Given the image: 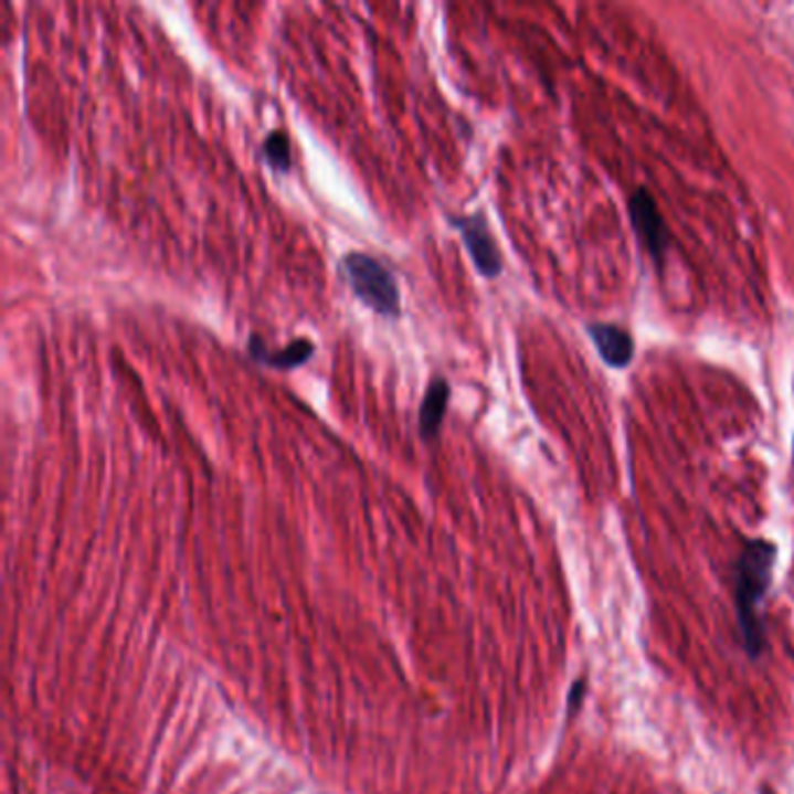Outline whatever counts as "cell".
<instances>
[{"mask_svg": "<svg viewBox=\"0 0 794 794\" xmlns=\"http://www.w3.org/2000/svg\"><path fill=\"white\" fill-rule=\"evenodd\" d=\"M776 554V543L764 539H750L743 543L732 569L739 632L743 650L750 659H760L766 650L762 601L771 587V581H774Z\"/></svg>", "mask_w": 794, "mask_h": 794, "instance_id": "obj_1", "label": "cell"}, {"mask_svg": "<svg viewBox=\"0 0 794 794\" xmlns=\"http://www.w3.org/2000/svg\"><path fill=\"white\" fill-rule=\"evenodd\" d=\"M629 214L641 247L653 256V262L657 266H661L664 254H667L669 247V229L664 224L657 201L650 197L648 189L641 187L634 191V197L629 199Z\"/></svg>", "mask_w": 794, "mask_h": 794, "instance_id": "obj_4", "label": "cell"}, {"mask_svg": "<svg viewBox=\"0 0 794 794\" xmlns=\"http://www.w3.org/2000/svg\"><path fill=\"white\" fill-rule=\"evenodd\" d=\"M340 271L363 306L382 317H399L401 292L392 271L371 254L350 252L342 256Z\"/></svg>", "mask_w": 794, "mask_h": 794, "instance_id": "obj_2", "label": "cell"}, {"mask_svg": "<svg viewBox=\"0 0 794 794\" xmlns=\"http://www.w3.org/2000/svg\"><path fill=\"white\" fill-rule=\"evenodd\" d=\"M447 222L462 233V241L470 254V262H474V266L478 268V273L483 277H487V280H495V277H499L504 271V260H501V252H499L495 235H491V231H489L485 214L476 212V214H466V218H455V214H449Z\"/></svg>", "mask_w": 794, "mask_h": 794, "instance_id": "obj_3", "label": "cell"}, {"mask_svg": "<svg viewBox=\"0 0 794 794\" xmlns=\"http://www.w3.org/2000/svg\"><path fill=\"white\" fill-rule=\"evenodd\" d=\"M447 401H449V384L445 378L436 375L432 382H428L426 394L420 405V434L424 441L434 438L441 432Z\"/></svg>", "mask_w": 794, "mask_h": 794, "instance_id": "obj_7", "label": "cell"}, {"mask_svg": "<svg viewBox=\"0 0 794 794\" xmlns=\"http://www.w3.org/2000/svg\"><path fill=\"white\" fill-rule=\"evenodd\" d=\"M585 697H587V680L578 678L569 690V706H567L569 718H573L578 711H581V706L585 703Z\"/></svg>", "mask_w": 794, "mask_h": 794, "instance_id": "obj_9", "label": "cell"}, {"mask_svg": "<svg viewBox=\"0 0 794 794\" xmlns=\"http://www.w3.org/2000/svg\"><path fill=\"white\" fill-rule=\"evenodd\" d=\"M758 794H776V792H774V790H771V787H762V790H760Z\"/></svg>", "mask_w": 794, "mask_h": 794, "instance_id": "obj_10", "label": "cell"}, {"mask_svg": "<svg viewBox=\"0 0 794 794\" xmlns=\"http://www.w3.org/2000/svg\"><path fill=\"white\" fill-rule=\"evenodd\" d=\"M264 159L273 170H280V173H289L292 170V142L289 136L283 128H275L264 140Z\"/></svg>", "mask_w": 794, "mask_h": 794, "instance_id": "obj_8", "label": "cell"}, {"mask_svg": "<svg viewBox=\"0 0 794 794\" xmlns=\"http://www.w3.org/2000/svg\"><path fill=\"white\" fill-rule=\"evenodd\" d=\"M247 354L254 359L264 363V367L268 369H280V371H289V369H298L304 367V363H308L315 354V342L308 340V338H298L294 342H289V346L285 350H275L271 352L266 348V342L262 340V336H250L247 340Z\"/></svg>", "mask_w": 794, "mask_h": 794, "instance_id": "obj_6", "label": "cell"}, {"mask_svg": "<svg viewBox=\"0 0 794 794\" xmlns=\"http://www.w3.org/2000/svg\"><path fill=\"white\" fill-rule=\"evenodd\" d=\"M587 336L592 338L599 357L604 359L611 369H627L634 359V338L627 329L608 321H592L587 325Z\"/></svg>", "mask_w": 794, "mask_h": 794, "instance_id": "obj_5", "label": "cell"}]
</instances>
